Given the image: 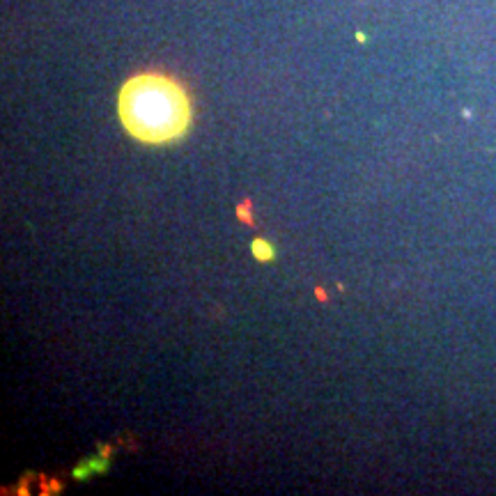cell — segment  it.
<instances>
[{
    "mask_svg": "<svg viewBox=\"0 0 496 496\" xmlns=\"http://www.w3.org/2000/svg\"><path fill=\"white\" fill-rule=\"evenodd\" d=\"M106 466H109V462H106V459H102V457L90 459V462H83V464L74 471V478H78V480H81V478H90V473H102V471H106Z\"/></svg>",
    "mask_w": 496,
    "mask_h": 496,
    "instance_id": "cell-2",
    "label": "cell"
},
{
    "mask_svg": "<svg viewBox=\"0 0 496 496\" xmlns=\"http://www.w3.org/2000/svg\"><path fill=\"white\" fill-rule=\"evenodd\" d=\"M118 115L131 138L145 145H165L189 131L191 97L177 78L143 71L120 88Z\"/></svg>",
    "mask_w": 496,
    "mask_h": 496,
    "instance_id": "cell-1",
    "label": "cell"
},
{
    "mask_svg": "<svg viewBox=\"0 0 496 496\" xmlns=\"http://www.w3.org/2000/svg\"><path fill=\"white\" fill-rule=\"evenodd\" d=\"M250 248H253V255L262 262H267V260L274 257V246H271L267 239H255L253 244H250Z\"/></svg>",
    "mask_w": 496,
    "mask_h": 496,
    "instance_id": "cell-3",
    "label": "cell"
}]
</instances>
